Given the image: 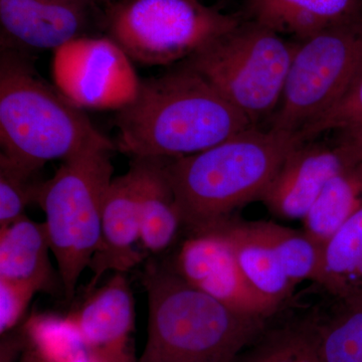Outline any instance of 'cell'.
I'll list each match as a JSON object with an SVG mask.
<instances>
[{"mask_svg":"<svg viewBox=\"0 0 362 362\" xmlns=\"http://www.w3.org/2000/svg\"><path fill=\"white\" fill-rule=\"evenodd\" d=\"M20 362H51L47 357L42 356V354L35 349L30 341L26 342L25 352L21 356Z\"/></svg>","mask_w":362,"mask_h":362,"instance_id":"f1b7e54d","label":"cell"},{"mask_svg":"<svg viewBox=\"0 0 362 362\" xmlns=\"http://www.w3.org/2000/svg\"><path fill=\"white\" fill-rule=\"evenodd\" d=\"M362 126V71L354 84L330 110L309 123L297 136L302 142L315 139L324 133L354 129Z\"/></svg>","mask_w":362,"mask_h":362,"instance_id":"484cf974","label":"cell"},{"mask_svg":"<svg viewBox=\"0 0 362 362\" xmlns=\"http://www.w3.org/2000/svg\"><path fill=\"white\" fill-rule=\"evenodd\" d=\"M141 282L148 298V334L137 362H235L265 327V319L207 296L173 266L148 262Z\"/></svg>","mask_w":362,"mask_h":362,"instance_id":"3957f363","label":"cell"},{"mask_svg":"<svg viewBox=\"0 0 362 362\" xmlns=\"http://www.w3.org/2000/svg\"><path fill=\"white\" fill-rule=\"evenodd\" d=\"M68 319L87 349L102 362H137L130 346L134 297L125 274L115 273L106 284L87 293L85 301Z\"/></svg>","mask_w":362,"mask_h":362,"instance_id":"4fadbf2b","label":"cell"},{"mask_svg":"<svg viewBox=\"0 0 362 362\" xmlns=\"http://www.w3.org/2000/svg\"><path fill=\"white\" fill-rule=\"evenodd\" d=\"M173 267L195 289L244 315L267 320L280 309L247 282L232 245L218 230L192 233Z\"/></svg>","mask_w":362,"mask_h":362,"instance_id":"30bf717a","label":"cell"},{"mask_svg":"<svg viewBox=\"0 0 362 362\" xmlns=\"http://www.w3.org/2000/svg\"><path fill=\"white\" fill-rule=\"evenodd\" d=\"M101 30V7L90 0H0V47L58 51Z\"/></svg>","mask_w":362,"mask_h":362,"instance_id":"8fae6325","label":"cell"},{"mask_svg":"<svg viewBox=\"0 0 362 362\" xmlns=\"http://www.w3.org/2000/svg\"><path fill=\"white\" fill-rule=\"evenodd\" d=\"M252 362H323L316 321L274 333L247 357Z\"/></svg>","mask_w":362,"mask_h":362,"instance_id":"d4e9b609","label":"cell"},{"mask_svg":"<svg viewBox=\"0 0 362 362\" xmlns=\"http://www.w3.org/2000/svg\"><path fill=\"white\" fill-rule=\"evenodd\" d=\"M362 206V171L352 168L325 185L302 221L303 230L321 246Z\"/></svg>","mask_w":362,"mask_h":362,"instance_id":"ffe728a7","label":"cell"},{"mask_svg":"<svg viewBox=\"0 0 362 362\" xmlns=\"http://www.w3.org/2000/svg\"><path fill=\"white\" fill-rule=\"evenodd\" d=\"M168 158L132 157L138 182L140 240L143 250L158 255L168 249L182 226L168 175Z\"/></svg>","mask_w":362,"mask_h":362,"instance_id":"e0dca14e","label":"cell"},{"mask_svg":"<svg viewBox=\"0 0 362 362\" xmlns=\"http://www.w3.org/2000/svg\"><path fill=\"white\" fill-rule=\"evenodd\" d=\"M319 286L335 300L362 298V206L324 245Z\"/></svg>","mask_w":362,"mask_h":362,"instance_id":"d6986e66","label":"cell"},{"mask_svg":"<svg viewBox=\"0 0 362 362\" xmlns=\"http://www.w3.org/2000/svg\"><path fill=\"white\" fill-rule=\"evenodd\" d=\"M296 42L245 20L182 64L255 125L277 110Z\"/></svg>","mask_w":362,"mask_h":362,"instance_id":"52a82bcc","label":"cell"},{"mask_svg":"<svg viewBox=\"0 0 362 362\" xmlns=\"http://www.w3.org/2000/svg\"><path fill=\"white\" fill-rule=\"evenodd\" d=\"M297 133L251 128L194 156L168 159V175L182 226L213 230L233 211L259 201L290 151Z\"/></svg>","mask_w":362,"mask_h":362,"instance_id":"7a4b0ae2","label":"cell"},{"mask_svg":"<svg viewBox=\"0 0 362 362\" xmlns=\"http://www.w3.org/2000/svg\"><path fill=\"white\" fill-rule=\"evenodd\" d=\"M349 143L356 159V168L362 171V126L354 129L338 131Z\"/></svg>","mask_w":362,"mask_h":362,"instance_id":"83f0119b","label":"cell"},{"mask_svg":"<svg viewBox=\"0 0 362 362\" xmlns=\"http://www.w3.org/2000/svg\"><path fill=\"white\" fill-rule=\"evenodd\" d=\"M213 230L226 235L240 270L261 296L279 307L287 301L296 285L288 277L277 252L259 230L258 221L230 218Z\"/></svg>","mask_w":362,"mask_h":362,"instance_id":"ac0fdd59","label":"cell"},{"mask_svg":"<svg viewBox=\"0 0 362 362\" xmlns=\"http://www.w3.org/2000/svg\"><path fill=\"white\" fill-rule=\"evenodd\" d=\"M258 226L277 252L286 274L295 285L303 281L320 285L323 267L321 245L304 230L286 228L274 221H259Z\"/></svg>","mask_w":362,"mask_h":362,"instance_id":"7402d4cb","label":"cell"},{"mask_svg":"<svg viewBox=\"0 0 362 362\" xmlns=\"http://www.w3.org/2000/svg\"><path fill=\"white\" fill-rule=\"evenodd\" d=\"M240 362H252V361H250L249 358L244 359V361H242Z\"/></svg>","mask_w":362,"mask_h":362,"instance_id":"1f68e13d","label":"cell"},{"mask_svg":"<svg viewBox=\"0 0 362 362\" xmlns=\"http://www.w3.org/2000/svg\"><path fill=\"white\" fill-rule=\"evenodd\" d=\"M70 362H102L99 358H97L96 356H93L92 354L89 351V350L86 349L84 351L81 352L78 356H76L73 361Z\"/></svg>","mask_w":362,"mask_h":362,"instance_id":"f546056e","label":"cell"},{"mask_svg":"<svg viewBox=\"0 0 362 362\" xmlns=\"http://www.w3.org/2000/svg\"><path fill=\"white\" fill-rule=\"evenodd\" d=\"M242 16L303 40L328 28L362 23V0H245Z\"/></svg>","mask_w":362,"mask_h":362,"instance_id":"9a60e30c","label":"cell"},{"mask_svg":"<svg viewBox=\"0 0 362 362\" xmlns=\"http://www.w3.org/2000/svg\"><path fill=\"white\" fill-rule=\"evenodd\" d=\"M40 171L0 152V230L25 216L28 204H37L45 181Z\"/></svg>","mask_w":362,"mask_h":362,"instance_id":"603a6c76","label":"cell"},{"mask_svg":"<svg viewBox=\"0 0 362 362\" xmlns=\"http://www.w3.org/2000/svg\"><path fill=\"white\" fill-rule=\"evenodd\" d=\"M54 54L56 87L80 108L118 111L137 94L141 80L132 61L103 33L73 40Z\"/></svg>","mask_w":362,"mask_h":362,"instance_id":"9c48e42d","label":"cell"},{"mask_svg":"<svg viewBox=\"0 0 362 362\" xmlns=\"http://www.w3.org/2000/svg\"><path fill=\"white\" fill-rule=\"evenodd\" d=\"M242 21L201 0H111L101 7L102 33L148 66L182 63Z\"/></svg>","mask_w":362,"mask_h":362,"instance_id":"8992f818","label":"cell"},{"mask_svg":"<svg viewBox=\"0 0 362 362\" xmlns=\"http://www.w3.org/2000/svg\"><path fill=\"white\" fill-rule=\"evenodd\" d=\"M140 214L137 175L133 166L125 175L113 178L105 199L101 239L89 269L87 291H93L107 272L127 273L145 257L140 250ZM143 249V247H142Z\"/></svg>","mask_w":362,"mask_h":362,"instance_id":"5bb4252c","label":"cell"},{"mask_svg":"<svg viewBox=\"0 0 362 362\" xmlns=\"http://www.w3.org/2000/svg\"><path fill=\"white\" fill-rule=\"evenodd\" d=\"M323 362H362V298L335 300L329 317L316 320Z\"/></svg>","mask_w":362,"mask_h":362,"instance_id":"44dd1931","label":"cell"},{"mask_svg":"<svg viewBox=\"0 0 362 362\" xmlns=\"http://www.w3.org/2000/svg\"><path fill=\"white\" fill-rule=\"evenodd\" d=\"M362 71V23L298 40L272 129L297 133L335 106Z\"/></svg>","mask_w":362,"mask_h":362,"instance_id":"ba28073f","label":"cell"},{"mask_svg":"<svg viewBox=\"0 0 362 362\" xmlns=\"http://www.w3.org/2000/svg\"><path fill=\"white\" fill-rule=\"evenodd\" d=\"M115 150L116 146L92 147L68 157L40 190L37 204L45 213L66 302L75 298L78 279L99 247Z\"/></svg>","mask_w":362,"mask_h":362,"instance_id":"5b68a950","label":"cell"},{"mask_svg":"<svg viewBox=\"0 0 362 362\" xmlns=\"http://www.w3.org/2000/svg\"><path fill=\"white\" fill-rule=\"evenodd\" d=\"M1 153L42 169L98 146H115L82 108L40 77L30 54L0 47Z\"/></svg>","mask_w":362,"mask_h":362,"instance_id":"277c9868","label":"cell"},{"mask_svg":"<svg viewBox=\"0 0 362 362\" xmlns=\"http://www.w3.org/2000/svg\"><path fill=\"white\" fill-rule=\"evenodd\" d=\"M90 1L94 2L98 6L102 7L105 4H108L109 1H111V0H90Z\"/></svg>","mask_w":362,"mask_h":362,"instance_id":"4dcf8cb0","label":"cell"},{"mask_svg":"<svg viewBox=\"0 0 362 362\" xmlns=\"http://www.w3.org/2000/svg\"><path fill=\"white\" fill-rule=\"evenodd\" d=\"M25 334L28 341L51 362H70L87 349L68 317L33 316L26 323Z\"/></svg>","mask_w":362,"mask_h":362,"instance_id":"cb8c5ba5","label":"cell"},{"mask_svg":"<svg viewBox=\"0 0 362 362\" xmlns=\"http://www.w3.org/2000/svg\"><path fill=\"white\" fill-rule=\"evenodd\" d=\"M356 166L354 151L340 133L334 141L301 142L286 157L259 202L278 218L302 221L325 185Z\"/></svg>","mask_w":362,"mask_h":362,"instance_id":"7c38bea8","label":"cell"},{"mask_svg":"<svg viewBox=\"0 0 362 362\" xmlns=\"http://www.w3.org/2000/svg\"><path fill=\"white\" fill-rule=\"evenodd\" d=\"M116 149L131 157L194 156L252 127L251 121L185 64L140 81L115 119Z\"/></svg>","mask_w":362,"mask_h":362,"instance_id":"6da1fadb","label":"cell"},{"mask_svg":"<svg viewBox=\"0 0 362 362\" xmlns=\"http://www.w3.org/2000/svg\"><path fill=\"white\" fill-rule=\"evenodd\" d=\"M33 286L0 280V333L13 329L23 316L33 295Z\"/></svg>","mask_w":362,"mask_h":362,"instance_id":"4316f807","label":"cell"},{"mask_svg":"<svg viewBox=\"0 0 362 362\" xmlns=\"http://www.w3.org/2000/svg\"><path fill=\"white\" fill-rule=\"evenodd\" d=\"M45 223L23 216L0 230V280L33 286L37 292L64 293L63 283L49 259Z\"/></svg>","mask_w":362,"mask_h":362,"instance_id":"2e32d148","label":"cell"}]
</instances>
